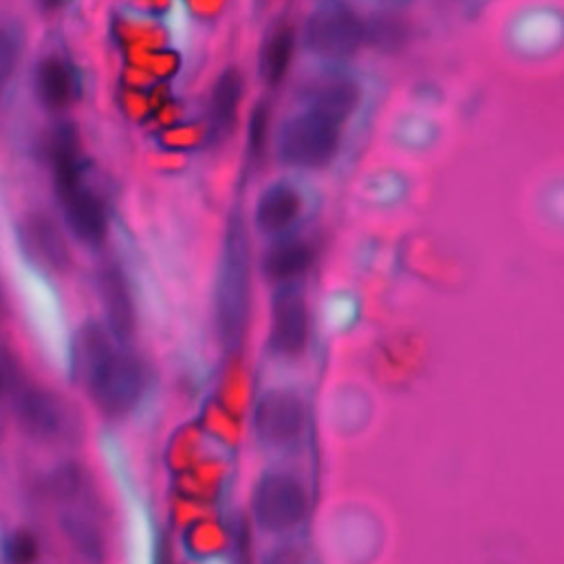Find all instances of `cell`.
Here are the masks:
<instances>
[{
	"instance_id": "cell-1",
	"label": "cell",
	"mask_w": 564,
	"mask_h": 564,
	"mask_svg": "<svg viewBox=\"0 0 564 564\" xmlns=\"http://www.w3.org/2000/svg\"><path fill=\"white\" fill-rule=\"evenodd\" d=\"M108 333L101 324L86 322L77 335L75 364L97 408L110 416H123L143 394L145 370L141 359L112 344Z\"/></svg>"
},
{
	"instance_id": "cell-2",
	"label": "cell",
	"mask_w": 564,
	"mask_h": 564,
	"mask_svg": "<svg viewBox=\"0 0 564 564\" xmlns=\"http://www.w3.org/2000/svg\"><path fill=\"white\" fill-rule=\"evenodd\" d=\"M214 308L218 339L227 352H236L242 346L249 315V240L240 209L227 223Z\"/></svg>"
},
{
	"instance_id": "cell-3",
	"label": "cell",
	"mask_w": 564,
	"mask_h": 564,
	"mask_svg": "<svg viewBox=\"0 0 564 564\" xmlns=\"http://www.w3.org/2000/svg\"><path fill=\"white\" fill-rule=\"evenodd\" d=\"M341 121L306 106L284 119L278 132V159L291 167H324L337 152Z\"/></svg>"
},
{
	"instance_id": "cell-4",
	"label": "cell",
	"mask_w": 564,
	"mask_h": 564,
	"mask_svg": "<svg viewBox=\"0 0 564 564\" xmlns=\"http://www.w3.org/2000/svg\"><path fill=\"white\" fill-rule=\"evenodd\" d=\"M308 511V496L300 478L291 471H264L251 496V513L258 529L286 533L300 527Z\"/></svg>"
},
{
	"instance_id": "cell-5",
	"label": "cell",
	"mask_w": 564,
	"mask_h": 564,
	"mask_svg": "<svg viewBox=\"0 0 564 564\" xmlns=\"http://www.w3.org/2000/svg\"><path fill=\"white\" fill-rule=\"evenodd\" d=\"M306 427V405L291 388L264 390L253 408L256 441L269 452L297 449Z\"/></svg>"
},
{
	"instance_id": "cell-6",
	"label": "cell",
	"mask_w": 564,
	"mask_h": 564,
	"mask_svg": "<svg viewBox=\"0 0 564 564\" xmlns=\"http://www.w3.org/2000/svg\"><path fill=\"white\" fill-rule=\"evenodd\" d=\"M368 35L361 18L341 0H326L306 20L304 44L326 59H346L357 53Z\"/></svg>"
},
{
	"instance_id": "cell-7",
	"label": "cell",
	"mask_w": 564,
	"mask_h": 564,
	"mask_svg": "<svg viewBox=\"0 0 564 564\" xmlns=\"http://www.w3.org/2000/svg\"><path fill=\"white\" fill-rule=\"evenodd\" d=\"M13 412L22 432L35 441H57L68 430V412L62 399L40 386L18 383L11 390Z\"/></svg>"
},
{
	"instance_id": "cell-8",
	"label": "cell",
	"mask_w": 564,
	"mask_h": 564,
	"mask_svg": "<svg viewBox=\"0 0 564 564\" xmlns=\"http://www.w3.org/2000/svg\"><path fill=\"white\" fill-rule=\"evenodd\" d=\"M308 339V313L300 282H284L273 297L269 348L280 357H297Z\"/></svg>"
},
{
	"instance_id": "cell-9",
	"label": "cell",
	"mask_w": 564,
	"mask_h": 564,
	"mask_svg": "<svg viewBox=\"0 0 564 564\" xmlns=\"http://www.w3.org/2000/svg\"><path fill=\"white\" fill-rule=\"evenodd\" d=\"M97 291L104 304L110 335L119 344L128 341L134 330V304L123 271L115 262H108L97 271Z\"/></svg>"
},
{
	"instance_id": "cell-10",
	"label": "cell",
	"mask_w": 564,
	"mask_h": 564,
	"mask_svg": "<svg viewBox=\"0 0 564 564\" xmlns=\"http://www.w3.org/2000/svg\"><path fill=\"white\" fill-rule=\"evenodd\" d=\"M62 209H64V220L73 236L88 245L97 247L106 238V207L101 198L86 185L59 196Z\"/></svg>"
},
{
	"instance_id": "cell-11",
	"label": "cell",
	"mask_w": 564,
	"mask_h": 564,
	"mask_svg": "<svg viewBox=\"0 0 564 564\" xmlns=\"http://www.w3.org/2000/svg\"><path fill=\"white\" fill-rule=\"evenodd\" d=\"M302 200L293 185L284 181H275L262 189L256 203V227L262 234H282L286 231L300 214Z\"/></svg>"
},
{
	"instance_id": "cell-12",
	"label": "cell",
	"mask_w": 564,
	"mask_h": 564,
	"mask_svg": "<svg viewBox=\"0 0 564 564\" xmlns=\"http://www.w3.org/2000/svg\"><path fill=\"white\" fill-rule=\"evenodd\" d=\"M240 97H242V75L238 68L229 66L218 75L212 88V99H209L207 119H209V141L214 145L225 141L227 134H231Z\"/></svg>"
},
{
	"instance_id": "cell-13",
	"label": "cell",
	"mask_w": 564,
	"mask_h": 564,
	"mask_svg": "<svg viewBox=\"0 0 564 564\" xmlns=\"http://www.w3.org/2000/svg\"><path fill=\"white\" fill-rule=\"evenodd\" d=\"M35 93L40 101L51 110L68 106L77 95V77L73 66L57 55L42 57L35 66Z\"/></svg>"
},
{
	"instance_id": "cell-14",
	"label": "cell",
	"mask_w": 564,
	"mask_h": 564,
	"mask_svg": "<svg viewBox=\"0 0 564 564\" xmlns=\"http://www.w3.org/2000/svg\"><path fill=\"white\" fill-rule=\"evenodd\" d=\"M357 101H359V88L350 77H344V75L322 77L308 88L304 97L306 106H313L335 117L341 123L352 115Z\"/></svg>"
},
{
	"instance_id": "cell-15",
	"label": "cell",
	"mask_w": 564,
	"mask_h": 564,
	"mask_svg": "<svg viewBox=\"0 0 564 564\" xmlns=\"http://www.w3.org/2000/svg\"><path fill=\"white\" fill-rule=\"evenodd\" d=\"M313 260V249L300 240V238H284L278 245H273L264 256V273L271 280L284 282H297V278L308 269Z\"/></svg>"
},
{
	"instance_id": "cell-16",
	"label": "cell",
	"mask_w": 564,
	"mask_h": 564,
	"mask_svg": "<svg viewBox=\"0 0 564 564\" xmlns=\"http://www.w3.org/2000/svg\"><path fill=\"white\" fill-rule=\"evenodd\" d=\"M59 531L86 564L106 562V540L93 520L82 513L68 511L59 518Z\"/></svg>"
},
{
	"instance_id": "cell-17",
	"label": "cell",
	"mask_w": 564,
	"mask_h": 564,
	"mask_svg": "<svg viewBox=\"0 0 564 564\" xmlns=\"http://www.w3.org/2000/svg\"><path fill=\"white\" fill-rule=\"evenodd\" d=\"M293 48H295V33L286 24L275 26L264 37L262 51H260V77L269 88H275L284 79L293 57Z\"/></svg>"
},
{
	"instance_id": "cell-18",
	"label": "cell",
	"mask_w": 564,
	"mask_h": 564,
	"mask_svg": "<svg viewBox=\"0 0 564 564\" xmlns=\"http://www.w3.org/2000/svg\"><path fill=\"white\" fill-rule=\"evenodd\" d=\"M86 489H88V474L75 460L55 465L46 476V491L57 500H66V502L79 500L86 496Z\"/></svg>"
},
{
	"instance_id": "cell-19",
	"label": "cell",
	"mask_w": 564,
	"mask_h": 564,
	"mask_svg": "<svg viewBox=\"0 0 564 564\" xmlns=\"http://www.w3.org/2000/svg\"><path fill=\"white\" fill-rule=\"evenodd\" d=\"M29 236L33 238L37 251L55 267H64L66 264V249L64 242L57 234V229L48 223V218L44 216H33L29 220Z\"/></svg>"
},
{
	"instance_id": "cell-20",
	"label": "cell",
	"mask_w": 564,
	"mask_h": 564,
	"mask_svg": "<svg viewBox=\"0 0 564 564\" xmlns=\"http://www.w3.org/2000/svg\"><path fill=\"white\" fill-rule=\"evenodd\" d=\"M37 555H40V546L31 531L15 529L4 538V546H2L4 564H35Z\"/></svg>"
},
{
	"instance_id": "cell-21",
	"label": "cell",
	"mask_w": 564,
	"mask_h": 564,
	"mask_svg": "<svg viewBox=\"0 0 564 564\" xmlns=\"http://www.w3.org/2000/svg\"><path fill=\"white\" fill-rule=\"evenodd\" d=\"M267 123H269V108L264 101L256 104L249 117V132H247V159L256 163L262 156L264 141H267Z\"/></svg>"
},
{
	"instance_id": "cell-22",
	"label": "cell",
	"mask_w": 564,
	"mask_h": 564,
	"mask_svg": "<svg viewBox=\"0 0 564 564\" xmlns=\"http://www.w3.org/2000/svg\"><path fill=\"white\" fill-rule=\"evenodd\" d=\"M368 37L375 46L390 51L403 42V24L397 20H388V18L375 20L368 29Z\"/></svg>"
},
{
	"instance_id": "cell-23",
	"label": "cell",
	"mask_w": 564,
	"mask_h": 564,
	"mask_svg": "<svg viewBox=\"0 0 564 564\" xmlns=\"http://www.w3.org/2000/svg\"><path fill=\"white\" fill-rule=\"evenodd\" d=\"M18 48H20L18 31L13 26H7L4 35H2V75H4V79H9V75H11Z\"/></svg>"
}]
</instances>
